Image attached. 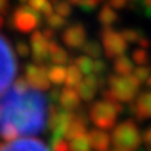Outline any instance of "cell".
<instances>
[{"mask_svg": "<svg viewBox=\"0 0 151 151\" xmlns=\"http://www.w3.org/2000/svg\"><path fill=\"white\" fill-rule=\"evenodd\" d=\"M46 119L48 102L41 91H18L13 87L0 98V136L4 140L41 133Z\"/></svg>", "mask_w": 151, "mask_h": 151, "instance_id": "6da1fadb", "label": "cell"}, {"mask_svg": "<svg viewBox=\"0 0 151 151\" xmlns=\"http://www.w3.org/2000/svg\"><path fill=\"white\" fill-rule=\"evenodd\" d=\"M140 81L134 78V76H109L108 88L102 91L105 99H112L119 102H132L139 94Z\"/></svg>", "mask_w": 151, "mask_h": 151, "instance_id": "7a4b0ae2", "label": "cell"}, {"mask_svg": "<svg viewBox=\"0 0 151 151\" xmlns=\"http://www.w3.org/2000/svg\"><path fill=\"white\" fill-rule=\"evenodd\" d=\"M122 111L123 106L119 101H112V99L95 101L90 108V119L99 129L108 130L115 126Z\"/></svg>", "mask_w": 151, "mask_h": 151, "instance_id": "3957f363", "label": "cell"}, {"mask_svg": "<svg viewBox=\"0 0 151 151\" xmlns=\"http://www.w3.org/2000/svg\"><path fill=\"white\" fill-rule=\"evenodd\" d=\"M112 143L116 150L136 151L141 144V134L139 126L133 120H124L119 123L112 132Z\"/></svg>", "mask_w": 151, "mask_h": 151, "instance_id": "277c9868", "label": "cell"}, {"mask_svg": "<svg viewBox=\"0 0 151 151\" xmlns=\"http://www.w3.org/2000/svg\"><path fill=\"white\" fill-rule=\"evenodd\" d=\"M17 74V60L10 42L0 35V95L11 86Z\"/></svg>", "mask_w": 151, "mask_h": 151, "instance_id": "5b68a950", "label": "cell"}, {"mask_svg": "<svg viewBox=\"0 0 151 151\" xmlns=\"http://www.w3.org/2000/svg\"><path fill=\"white\" fill-rule=\"evenodd\" d=\"M9 25L22 34H28L41 25V14L29 6H20L14 10Z\"/></svg>", "mask_w": 151, "mask_h": 151, "instance_id": "8992f818", "label": "cell"}, {"mask_svg": "<svg viewBox=\"0 0 151 151\" xmlns=\"http://www.w3.org/2000/svg\"><path fill=\"white\" fill-rule=\"evenodd\" d=\"M99 37L102 39L104 52L108 59H116L127 49V42L124 41L123 35L111 27H104L99 32Z\"/></svg>", "mask_w": 151, "mask_h": 151, "instance_id": "52a82bcc", "label": "cell"}, {"mask_svg": "<svg viewBox=\"0 0 151 151\" xmlns=\"http://www.w3.org/2000/svg\"><path fill=\"white\" fill-rule=\"evenodd\" d=\"M48 67L45 65H27L25 66V78L28 84L37 91H46L50 88Z\"/></svg>", "mask_w": 151, "mask_h": 151, "instance_id": "ba28073f", "label": "cell"}, {"mask_svg": "<svg viewBox=\"0 0 151 151\" xmlns=\"http://www.w3.org/2000/svg\"><path fill=\"white\" fill-rule=\"evenodd\" d=\"M86 37H87V32L84 25L80 24V22H76V24L69 25L65 29V32L62 35V41L65 42V45L67 48L78 49L86 43Z\"/></svg>", "mask_w": 151, "mask_h": 151, "instance_id": "9c48e42d", "label": "cell"}, {"mask_svg": "<svg viewBox=\"0 0 151 151\" xmlns=\"http://www.w3.org/2000/svg\"><path fill=\"white\" fill-rule=\"evenodd\" d=\"M0 151H50L45 143L37 139H18L0 144Z\"/></svg>", "mask_w": 151, "mask_h": 151, "instance_id": "30bf717a", "label": "cell"}, {"mask_svg": "<svg viewBox=\"0 0 151 151\" xmlns=\"http://www.w3.org/2000/svg\"><path fill=\"white\" fill-rule=\"evenodd\" d=\"M31 48H32V59L37 65H45L49 59V43L42 32L35 31L31 35Z\"/></svg>", "mask_w": 151, "mask_h": 151, "instance_id": "8fae6325", "label": "cell"}, {"mask_svg": "<svg viewBox=\"0 0 151 151\" xmlns=\"http://www.w3.org/2000/svg\"><path fill=\"white\" fill-rule=\"evenodd\" d=\"M130 113L134 118L140 119H150L151 118V91L141 92L137 97L134 104H132L129 108Z\"/></svg>", "mask_w": 151, "mask_h": 151, "instance_id": "7c38bea8", "label": "cell"}, {"mask_svg": "<svg viewBox=\"0 0 151 151\" xmlns=\"http://www.w3.org/2000/svg\"><path fill=\"white\" fill-rule=\"evenodd\" d=\"M97 88H98V77L95 74H88L84 80H81L78 86L76 87L80 98L83 101H86V102H90V101H92L95 98Z\"/></svg>", "mask_w": 151, "mask_h": 151, "instance_id": "4fadbf2b", "label": "cell"}, {"mask_svg": "<svg viewBox=\"0 0 151 151\" xmlns=\"http://www.w3.org/2000/svg\"><path fill=\"white\" fill-rule=\"evenodd\" d=\"M87 120H88V119H87V115L83 109H80L78 112H76L74 119H73V122L70 123L69 129H67V132H66L65 139H67V140H73V139H76V137H80V136L86 134Z\"/></svg>", "mask_w": 151, "mask_h": 151, "instance_id": "5bb4252c", "label": "cell"}, {"mask_svg": "<svg viewBox=\"0 0 151 151\" xmlns=\"http://www.w3.org/2000/svg\"><path fill=\"white\" fill-rule=\"evenodd\" d=\"M88 140L91 143V147L95 151H109L111 147V136L102 129H92L88 132Z\"/></svg>", "mask_w": 151, "mask_h": 151, "instance_id": "9a60e30c", "label": "cell"}, {"mask_svg": "<svg viewBox=\"0 0 151 151\" xmlns=\"http://www.w3.org/2000/svg\"><path fill=\"white\" fill-rule=\"evenodd\" d=\"M59 104L60 106L66 111H74L80 106V95L77 90L71 88V87H66L62 90L59 98Z\"/></svg>", "mask_w": 151, "mask_h": 151, "instance_id": "2e32d148", "label": "cell"}, {"mask_svg": "<svg viewBox=\"0 0 151 151\" xmlns=\"http://www.w3.org/2000/svg\"><path fill=\"white\" fill-rule=\"evenodd\" d=\"M49 60L55 65H65L69 62V55L56 41L49 42Z\"/></svg>", "mask_w": 151, "mask_h": 151, "instance_id": "e0dca14e", "label": "cell"}, {"mask_svg": "<svg viewBox=\"0 0 151 151\" xmlns=\"http://www.w3.org/2000/svg\"><path fill=\"white\" fill-rule=\"evenodd\" d=\"M113 70L118 76H130L134 69H133L132 60L127 56L120 55L116 59H113Z\"/></svg>", "mask_w": 151, "mask_h": 151, "instance_id": "ac0fdd59", "label": "cell"}, {"mask_svg": "<svg viewBox=\"0 0 151 151\" xmlns=\"http://www.w3.org/2000/svg\"><path fill=\"white\" fill-rule=\"evenodd\" d=\"M118 20H119L118 13L113 10L111 6H104L101 9V11L98 13V21L101 22L104 27H111Z\"/></svg>", "mask_w": 151, "mask_h": 151, "instance_id": "d6986e66", "label": "cell"}, {"mask_svg": "<svg viewBox=\"0 0 151 151\" xmlns=\"http://www.w3.org/2000/svg\"><path fill=\"white\" fill-rule=\"evenodd\" d=\"M81 76H83V73L80 71V69L74 63H71L67 67V73H66V87H71V88L77 87L81 83Z\"/></svg>", "mask_w": 151, "mask_h": 151, "instance_id": "ffe728a7", "label": "cell"}, {"mask_svg": "<svg viewBox=\"0 0 151 151\" xmlns=\"http://www.w3.org/2000/svg\"><path fill=\"white\" fill-rule=\"evenodd\" d=\"M48 73H49V80H50V83L59 86L62 83H65L67 69L63 67V65H55V66H52V67H49Z\"/></svg>", "mask_w": 151, "mask_h": 151, "instance_id": "44dd1931", "label": "cell"}, {"mask_svg": "<svg viewBox=\"0 0 151 151\" xmlns=\"http://www.w3.org/2000/svg\"><path fill=\"white\" fill-rule=\"evenodd\" d=\"M81 50L88 58L99 59L102 56V48H101V45L97 41H86V43L81 46Z\"/></svg>", "mask_w": 151, "mask_h": 151, "instance_id": "7402d4cb", "label": "cell"}, {"mask_svg": "<svg viewBox=\"0 0 151 151\" xmlns=\"http://www.w3.org/2000/svg\"><path fill=\"white\" fill-rule=\"evenodd\" d=\"M70 151H91V143L88 140V136L83 134L70 140Z\"/></svg>", "mask_w": 151, "mask_h": 151, "instance_id": "603a6c76", "label": "cell"}, {"mask_svg": "<svg viewBox=\"0 0 151 151\" xmlns=\"http://www.w3.org/2000/svg\"><path fill=\"white\" fill-rule=\"evenodd\" d=\"M28 1H29V4H28L29 7H32L37 11H41L46 17L53 14V6L49 0H28Z\"/></svg>", "mask_w": 151, "mask_h": 151, "instance_id": "cb8c5ba5", "label": "cell"}, {"mask_svg": "<svg viewBox=\"0 0 151 151\" xmlns=\"http://www.w3.org/2000/svg\"><path fill=\"white\" fill-rule=\"evenodd\" d=\"M70 63H74L78 69H80V71L83 73V74H91L92 73V62L88 56H78V58H76V59H70Z\"/></svg>", "mask_w": 151, "mask_h": 151, "instance_id": "d4e9b609", "label": "cell"}, {"mask_svg": "<svg viewBox=\"0 0 151 151\" xmlns=\"http://www.w3.org/2000/svg\"><path fill=\"white\" fill-rule=\"evenodd\" d=\"M132 59L134 60L139 66H146L147 63L150 62V56H148L146 49L139 48V49H134V50L132 52Z\"/></svg>", "mask_w": 151, "mask_h": 151, "instance_id": "484cf974", "label": "cell"}, {"mask_svg": "<svg viewBox=\"0 0 151 151\" xmlns=\"http://www.w3.org/2000/svg\"><path fill=\"white\" fill-rule=\"evenodd\" d=\"M133 76H134V78L137 81H140V83H144L150 78L151 76V67L150 66H139V67H136L134 70H133Z\"/></svg>", "mask_w": 151, "mask_h": 151, "instance_id": "4316f807", "label": "cell"}, {"mask_svg": "<svg viewBox=\"0 0 151 151\" xmlns=\"http://www.w3.org/2000/svg\"><path fill=\"white\" fill-rule=\"evenodd\" d=\"M46 22H48V27L52 28V29H60V28H63L66 25L65 17L59 16L58 13L46 17Z\"/></svg>", "mask_w": 151, "mask_h": 151, "instance_id": "83f0119b", "label": "cell"}, {"mask_svg": "<svg viewBox=\"0 0 151 151\" xmlns=\"http://www.w3.org/2000/svg\"><path fill=\"white\" fill-rule=\"evenodd\" d=\"M122 35H123L124 41L129 43H139L143 35L140 34V31H137V29H132V28H124L123 31H122Z\"/></svg>", "mask_w": 151, "mask_h": 151, "instance_id": "f1b7e54d", "label": "cell"}, {"mask_svg": "<svg viewBox=\"0 0 151 151\" xmlns=\"http://www.w3.org/2000/svg\"><path fill=\"white\" fill-rule=\"evenodd\" d=\"M55 11L62 17H69L71 13V3L70 1H65V0H59L55 4Z\"/></svg>", "mask_w": 151, "mask_h": 151, "instance_id": "f546056e", "label": "cell"}, {"mask_svg": "<svg viewBox=\"0 0 151 151\" xmlns=\"http://www.w3.org/2000/svg\"><path fill=\"white\" fill-rule=\"evenodd\" d=\"M52 151H70V146L65 139H50Z\"/></svg>", "mask_w": 151, "mask_h": 151, "instance_id": "4dcf8cb0", "label": "cell"}, {"mask_svg": "<svg viewBox=\"0 0 151 151\" xmlns=\"http://www.w3.org/2000/svg\"><path fill=\"white\" fill-rule=\"evenodd\" d=\"M106 63L101 59H95L92 63V74L95 76H104L106 73Z\"/></svg>", "mask_w": 151, "mask_h": 151, "instance_id": "1f68e13d", "label": "cell"}, {"mask_svg": "<svg viewBox=\"0 0 151 151\" xmlns=\"http://www.w3.org/2000/svg\"><path fill=\"white\" fill-rule=\"evenodd\" d=\"M16 52L18 56H21V58H27L29 56V46H28L27 42H24V41H18L16 43Z\"/></svg>", "mask_w": 151, "mask_h": 151, "instance_id": "d6a6232c", "label": "cell"}, {"mask_svg": "<svg viewBox=\"0 0 151 151\" xmlns=\"http://www.w3.org/2000/svg\"><path fill=\"white\" fill-rule=\"evenodd\" d=\"M14 88L18 90V91H27L29 90V84H28L25 76H18L14 81Z\"/></svg>", "mask_w": 151, "mask_h": 151, "instance_id": "836d02e7", "label": "cell"}, {"mask_svg": "<svg viewBox=\"0 0 151 151\" xmlns=\"http://www.w3.org/2000/svg\"><path fill=\"white\" fill-rule=\"evenodd\" d=\"M101 1H102V0H83V3H81L80 7L84 11L90 13V11L95 10L98 6H99V3H101Z\"/></svg>", "mask_w": 151, "mask_h": 151, "instance_id": "e575fe53", "label": "cell"}, {"mask_svg": "<svg viewBox=\"0 0 151 151\" xmlns=\"http://www.w3.org/2000/svg\"><path fill=\"white\" fill-rule=\"evenodd\" d=\"M129 3V0H109V6L115 9H123Z\"/></svg>", "mask_w": 151, "mask_h": 151, "instance_id": "d590c367", "label": "cell"}, {"mask_svg": "<svg viewBox=\"0 0 151 151\" xmlns=\"http://www.w3.org/2000/svg\"><path fill=\"white\" fill-rule=\"evenodd\" d=\"M42 34H43V37L48 39L49 42L50 41H55V38H56V32H55V29H52V28H45L42 31Z\"/></svg>", "mask_w": 151, "mask_h": 151, "instance_id": "8d00e7d4", "label": "cell"}, {"mask_svg": "<svg viewBox=\"0 0 151 151\" xmlns=\"http://www.w3.org/2000/svg\"><path fill=\"white\" fill-rule=\"evenodd\" d=\"M60 94H62V90L60 88H52L50 90V101H53V102H59V98H60Z\"/></svg>", "mask_w": 151, "mask_h": 151, "instance_id": "74e56055", "label": "cell"}, {"mask_svg": "<svg viewBox=\"0 0 151 151\" xmlns=\"http://www.w3.org/2000/svg\"><path fill=\"white\" fill-rule=\"evenodd\" d=\"M139 45H140L143 49L151 48V39H148V38H146V37H143L140 41H139Z\"/></svg>", "mask_w": 151, "mask_h": 151, "instance_id": "f35d334b", "label": "cell"}, {"mask_svg": "<svg viewBox=\"0 0 151 151\" xmlns=\"http://www.w3.org/2000/svg\"><path fill=\"white\" fill-rule=\"evenodd\" d=\"M9 7V0H0V13H6Z\"/></svg>", "mask_w": 151, "mask_h": 151, "instance_id": "ab89813d", "label": "cell"}, {"mask_svg": "<svg viewBox=\"0 0 151 151\" xmlns=\"http://www.w3.org/2000/svg\"><path fill=\"white\" fill-rule=\"evenodd\" d=\"M144 141H146L148 146H151V127L147 129L146 133H144Z\"/></svg>", "mask_w": 151, "mask_h": 151, "instance_id": "60d3db41", "label": "cell"}, {"mask_svg": "<svg viewBox=\"0 0 151 151\" xmlns=\"http://www.w3.org/2000/svg\"><path fill=\"white\" fill-rule=\"evenodd\" d=\"M4 24H6V20H4V17L3 16H0V29L4 27Z\"/></svg>", "mask_w": 151, "mask_h": 151, "instance_id": "b9f144b4", "label": "cell"}, {"mask_svg": "<svg viewBox=\"0 0 151 151\" xmlns=\"http://www.w3.org/2000/svg\"><path fill=\"white\" fill-rule=\"evenodd\" d=\"M147 86H148V87H150V88H151V76H150V78L147 80Z\"/></svg>", "mask_w": 151, "mask_h": 151, "instance_id": "7bdbcfd3", "label": "cell"}, {"mask_svg": "<svg viewBox=\"0 0 151 151\" xmlns=\"http://www.w3.org/2000/svg\"><path fill=\"white\" fill-rule=\"evenodd\" d=\"M49 1H50V3H52V4H56V3H58V1H59V0H49Z\"/></svg>", "mask_w": 151, "mask_h": 151, "instance_id": "ee69618b", "label": "cell"}, {"mask_svg": "<svg viewBox=\"0 0 151 151\" xmlns=\"http://www.w3.org/2000/svg\"><path fill=\"white\" fill-rule=\"evenodd\" d=\"M113 151H124V150H113Z\"/></svg>", "mask_w": 151, "mask_h": 151, "instance_id": "f6af8a7d", "label": "cell"}, {"mask_svg": "<svg viewBox=\"0 0 151 151\" xmlns=\"http://www.w3.org/2000/svg\"><path fill=\"white\" fill-rule=\"evenodd\" d=\"M21 1H25V0H21Z\"/></svg>", "mask_w": 151, "mask_h": 151, "instance_id": "bcb514c9", "label": "cell"}]
</instances>
